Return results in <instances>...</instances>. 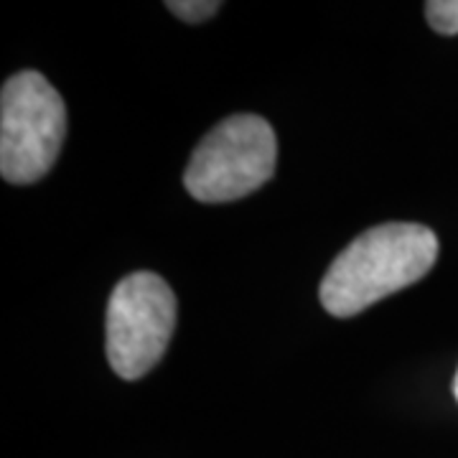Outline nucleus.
<instances>
[{"label": "nucleus", "mask_w": 458, "mask_h": 458, "mask_svg": "<svg viewBox=\"0 0 458 458\" xmlns=\"http://www.w3.org/2000/svg\"><path fill=\"white\" fill-rule=\"evenodd\" d=\"M438 258V237L415 222H390L361 232L336 255L321 280V303L331 316H357L372 303L408 288Z\"/></svg>", "instance_id": "obj_1"}, {"label": "nucleus", "mask_w": 458, "mask_h": 458, "mask_svg": "<svg viewBox=\"0 0 458 458\" xmlns=\"http://www.w3.org/2000/svg\"><path fill=\"white\" fill-rule=\"evenodd\" d=\"M278 164V140L267 120L258 114H232L191 153L183 183L204 204L234 201L273 179Z\"/></svg>", "instance_id": "obj_2"}, {"label": "nucleus", "mask_w": 458, "mask_h": 458, "mask_svg": "<svg viewBox=\"0 0 458 458\" xmlns=\"http://www.w3.org/2000/svg\"><path fill=\"white\" fill-rule=\"evenodd\" d=\"M66 135L64 99L38 72H18L0 95V174L33 183L56 164Z\"/></svg>", "instance_id": "obj_3"}, {"label": "nucleus", "mask_w": 458, "mask_h": 458, "mask_svg": "<svg viewBox=\"0 0 458 458\" xmlns=\"http://www.w3.org/2000/svg\"><path fill=\"white\" fill-rule=\"evenodd\" d=\"M176 328V295L156 273H132L107 303V361L123 379L148 375Z\"/></svg>", "instance_id": "obj_4"}, {"label": "nucleus", "mask_w": 458, "mask_h": 458, "mask_svg": "<svg viewBox=\"0 0 458 458\" xmlns=\"http://www.w3.org/2000/svg\"><path fill=\"white\" fill-rule=\"evenodd\" d=\"M428 23L443 36L458 33V0H430L426 3Z\"/></svg>", "instance_id": "obj_5"}, {"label": "nucleus", "mask_w": 458, "mask_h": 458, "mask_svg": "<svg viewBox=\"0 0 458 458\" xmlns=\"http://www.w3.org/2000/svg\"><path fill=\"white\" fill-rule=\"evenodd\" d=\"M165 5L174 16L189 21V23H201L222 8V3H216V0H176V3H165Z\"/></svg>", "instance_id": "obj_6"}, {"label": "nucleus", "mask_w": 458, "mask_h": 458, "mask_svg": "<svg viewBox=\"0 0 458 458\" xmlns=\"http://www.w3.org/2000/svg\"><path fill=\"white\" fill-rule=\"evenodd\" d=\"M454 393H456V397H458V375H456V382H454Z\"/></svg>", "instance_id": "obj_7"}]
</instances>
